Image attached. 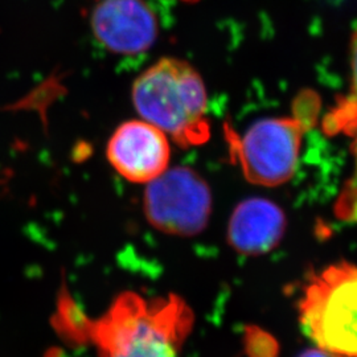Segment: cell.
I'll list each match as a JSON object with an SVG mask.
<instances>
[{
  "mask_svg": "<svg viewBox=\"0 0 357 357\" xmlns=\"http://www.w3.org/2000/svg\"><path fill=\"white\" fill-rule=\"evenodd\" d=\"M106 155L122 178L137 184H149L169 168L171 147L160 128L144 119H137L115 130L107 143Z\"/></svg>",
  "mask_w": 357,
  "mask_h": 357,
  "instance_id": "52a82bcc",
  "label": "cell"
},
{
  "mask_svg": "<svg viewBox=\"0 0 357 357\" xmlns=\"http://www.w3.org/2000/svg\"><path fill=\"white\" fill-rule=\"evenodd\" d=\"M298 357H337L335 356V355H332L330 352H327V351H324V349H320V348H317V349H307L305 351L303 354H301Z\"/></svg>",
  "mask_w": 357,
  "mask_h": 357,
  "instance_id": "30bf717a",
  "label": "cell"
},
{
  "mask_svg": "<svg viewBox=\"0 0 357 357\" xmlns=\"http://www.w3.org/2000/svg\"><path fill=\"white\" fill-rule=\"evenodd\" d=\"M212 191L190 167L168 168L150 181L143 195V212L155 229L178 237H193L206 228L212 215Z\"/></svg>",
  "mask_w": 357,
  "mask_h": 357,
  "instance_id": "5b68a950",
  "label": "cell"
},
{
  "mask_svg": "<svg viewBox=\"0 0 357 357\" xmlns=\"http://www.w3.org/2000/svg\"><path fill=\"white\" fill-rule=\"evenodd\" d=\"M131 98L142 119L180 147L200 146L209 139L206 88L190 63L176 57L158 60L135 79Z\"/></svg>",
  "mask_w": 357,
  "mask_h": 357,
  "instance_id": "6da1fadb",
  "label": "cell"
},
{
  "mask_svg": "<svg viewBox=\"0 0 357 357\" xmlns=\"http://www.w3.org/2000/svg\"><path fill=\"white\" fill-rule=\"evenodd\" d=\"M90 26L102 47L122 56L149 51L159 35L158 17L146 0H100Z\"/></svg>",
  "mask_w": 357,
  "mask_h": 357,
  "instance_id": "8992f818",
  "label": "cell"
},
{
  "mask_svg": "<svg viewBox=\"0 0 357 357\" xmlns=\"http://www.w3.org/2000/svg\"><path fill=\"white\" fill-rule=\"evenodd\" d=\"M180 1H183V3H197L199 0H180Z\"/></svg>",
  "mask_w": 357,
  "mask_h": 357,
  "instance_id": "8fae6325",
  "label": "cell"
},
{
  "mask_svg": "<svg viewBox=\"0 0 357 357\" xmlns=\"http://www.w3.org/2000/svg\"><path fill=\"white\" fill-rule=\"evenodd\" d=\"M308 128H311L295 114L261 119L243 135L225 128L230 158L249 183L278 187L293 178Z\"/></svg>",
  "mask_w": 357,
  "mask_h": 357,
  "instance_id": "277c9868",
  "label": "cell"
},
{
  "mask_svg": "<svg viewBox=\"0 0 357 357\" xmlns=\"http://www.w3.org/2000/svg\"><path fill=\"white\" fill-rule=\"evenodd\" d=\"M287 227L281 206L262 197H252L237 205L227 229V240L240 255H266L281 243Z\"/></svg>",
  "mask_w": 357,
  "mask_h": 357,
  "instance_id": "ba28073f",
  "label": "cell"
},
{
  "mask_svg": "<svg viewBox=\"0 0 357 357\" xmlns=\"http://www.w3.org/2000/svg\"><path fill=\"white\" fill-rule=\"evenodd\" d=\"M351 66H352V90L339 106L327 118V130L331 132L339 130L348 134L355 141L352 143V155L355 158V172L345 183L335 205V215L347 222L357 224V26L351 40Z\"/></svg>",
  "mask_w": 357,
  "mask_h": 357,
  "instance_id": "9c48e42d",
  "label": "cell"
},
{
  "mask_svg": "<svg viewBox=\"0 0 357 357\" xmlns=\"http://www.w3.org/2000/svg\"><path fill=\"white\" fill-rule=\"evenodd\" d=\"M190 320V310L174 295L149 302L123 293L94 324L93 336L102 357H178Z\"/></svg>",
  "mask_w": 357,
  "mask_h": 357,
  "instance_id": "7a4b0ae2",
  "label": "cell"
},
{
  "mask_svg": "<svg viewBox=\"0 0 357 357\" xmlns=\"http://www.w3.org/2000/svg\"><path fill=\"white\" fill-rule=\"evenodd\" d=\"M299 321L320 349L357 357V265L340 261L312 274L299 301Z\"/></svg>",
  "mask_w": 357,
  "mask_h": 357,
  "instance_id": "3957f363",
  "label": "cell"
}]
</instances>
